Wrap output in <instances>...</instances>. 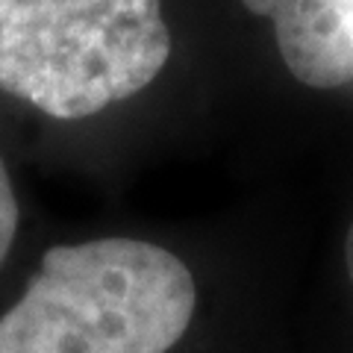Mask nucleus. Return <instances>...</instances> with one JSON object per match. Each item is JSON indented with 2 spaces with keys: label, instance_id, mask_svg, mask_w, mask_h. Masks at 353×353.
I'll return each instance as SVG.
<instances>
[{
  "label": "nucleus",
  "instance_id": "obj_1",
  "mask_svg": "<svg viewBox=\"0 0 353 353\" xmlns=\"http://www.w3.org/2000/svg\"><path fill=\"white\" fill-rule=\"evenodd\" d=\"M194 301L192 271L159 245H59L0 318V353H168Z\"/></svg>",
  "mask_w": 353,
  "mask_h": 353
},
{
  "label": "nucleus",
  "instance_id": "obj_2",
  "mask_svg": "<svg viewBox=\"0 0 353 353\" xmlns=\"http://www.w3.org/2000/svg\"><path fill=\"white\" fill-rule=\"evenodd\" d=\"M168 57L162 0H0V88L50 118L127 101Z\"/></svg>",
  "mask_w": 353,
  "mask_h": 353
},
{
  "label": "nucleus",
  "instance_id": "obj_3",
  "mask_svg": "<svg viewBox=\"0 0 353 353\" xmlns=\"http://www.w3.org/2000/svg\"><path fill=\"white\" fill-rule=\"evenodd\" d=\"M274 21L277 48L294 80L336 88L353 80V0H241Z\"/></svg>",
  "mask_w": 353,
  "mask_h": 353
},
{
  "label": "nucleus",
  "instance_id": "obj_4",
  "mask_svg": "<svg viewBox=\"0 0 353 353\" xmlns=\"http://www.w3.org/2000/svg\"><path fill=\"white\" fill-rule=\"evenodd\" d=\"M15 230H18V201L12 180L6 174V165L0 159V265H3L6 253L15 241Z\"/></svg>",
  "mask_w": 353,
  "mask_h": 353
},
{
  "label": "nucleus",
  "instance_id": "obj_5",
  "mask_svg": "<svg viewBox=\"0 0 353 353\" xmlns=\"http://www.w3.org/2000/svg\"><path fill=\"white\" fill-rule=\"evenodd\" d=\"M345 259H347V274H350V283H353V224L347 230V241H345Z\"/></svg>",
  "mask_w": 353,
  "mask_h": 353
}]
</instances>
